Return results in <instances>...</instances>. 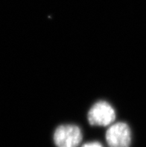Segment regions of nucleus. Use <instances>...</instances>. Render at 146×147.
<instances>
[{"instance_id": "obj_1", "label": "nucleus", "mask_w": 146, "mask_h": 147, "mask_svg": "<svg viewBox=\"0 0 146 147\" xmlns=\"http://www.w3.org/2000/svg\"><path fill=\"white\" fill-rule=\"evenodd\" d=\"M81 140V131L75 125H60L54 134V141L57 147H78Z\"/></svg>"}, {"instance_id": "obj_2", "label": "nucleus", "mask_w": 146, "mask_h": 147, "mask_svg": "<svg viewBox=\"0 0 146 147\" xmlns=\"http://www.w3.org/2000/svg\"><path fill=\"white\" fill-rule=\"evenodd\" d=\"M115 119V110L105 101L96 102L88 112V120L91 125L107 126L110 125Z\"/></svg>"}, {"instance_id": "obj_3", "label": "nucleus", "mask_w": 146, "mask_h": 147, "mask_svg": "<svg viewBox=\"0 0 146 147\" xmlns=\"http://www.w3.org/2000/svg\"><path fill=\"white\" fill-rule=\"evenodd\" d=\"M109 147H129L131 143V132L128 124L117 123L110 127L106 133Z\"/></svg>"}, {"instance_id": "obj_4", "label": "nucleus", "mask_w": 146, "mask_h": 147, "mask_svg": "<svg viewBox=\"0 0 146 147\" xmlns=\"http://www.w3.org/2000/svg\"><path fill=\"white\" fill-rule=\"evenodd\" d=\"M82 147H103L99 142H89L85 144Z\"/></svg>"}]
</instances>
